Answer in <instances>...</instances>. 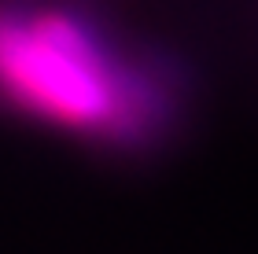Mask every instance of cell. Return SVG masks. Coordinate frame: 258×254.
<instances>
[{
	"label": "cell",
	"instance_id": "1",
	"mask_svg": "<svg viewBox=\"0 0 258 254\" xmlns=\"http://www.w3.org/2000/svg\"><path fill=\"white\" fill-rule=\"evenodd\" d=\"M173 85L70 8H0V103L52 133L144 147L173 118Z\"/></svg>",
	"mask_w": 258,
	"mask_h": 254
}]
</instances>
